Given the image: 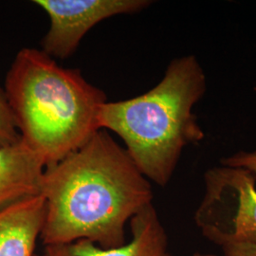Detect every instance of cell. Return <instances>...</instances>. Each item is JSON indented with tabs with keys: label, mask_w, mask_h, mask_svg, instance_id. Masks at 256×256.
<instances>
[{
	"label": "cell",
	"mask_w": 256,
	"mask_h": 256,
	"mask_svg": "<svg viewBox=\"0 0 256 256\" xmlns=\"http://www.w3.org/2000/svg\"><path fill=\"white\" fill-rule=\"evenodd\" d=\"M41 196L44 246L86 240L111 248L126 243V226L152 203L153 190L126 150L101 129L80 149L46 167Z\"/></svg>",
	"instance_id": "6da1fadb"
},
{
	"label": "cell",
	"mask_w": 256,
	"mask_h": 256,
	"mask_svg": "<svg viewBox=\"0 0 256 256\" xmlns=\"http://www.w3.org/2000/svg\"><path fill=\"white\" fill-rule=\"evenodd\" d=\"M4 92L20 140L46 167L80 149L101 130L98 114L108 102L106 93L79 70L59 66L42 50H19Z\"/></svg>",
	"instance_id": "7a4b0ae2"
},
{
	"label": "cell",
	"mask_w": 256,
	"mask_h": 256,
	"mask_svg": "<svg viewBox=\"0 0 256 256\" xmlns=\"http://www.w3.org/2000/svg\"><path fill=\"white\" fill-rule=\"evenodd\" d=\"M206 90V74L198 58L176 57L149 92L102 104L98 124L122 140L128 155L149 182L165 187L183 150L205 137L192 110Z\"/></svg>",
	"instance_id": "3957f363"
},
{
	"label": "cell",
	"mask_w": 256,
	"mask_h": 256,
	"mask_svg": "<svg viewBox=\"0 0 256 256\" xmlns=\"http://www.w3.org/2000/svg\"><path fill=\"white\" fill-rule=\"evenodd\" d=\"M204 186L194 214L202 236L220 248L256 244V174L220 165L206 171Z\"/></svg>",
	"instance_id": "277c9868"
},
{
	"label": "cell",
	"mask_w": 256,
	"mask_h": 256,
	"mask_svg": "<svg viewBox=\"0 0 256 256\" xmlns=\"http://www.w3.org/2000/svg\"><path fill=\"white\" fill-rule=\"evenodd\" d=\"M50 19L41 41L42 50L54 59L64 60L76 52L84 36L106 19L133 14L146 9L149 0H34Z\"/></svg>",
	"instance_id": "5b68a950"
},
{
	"label": "cell",
	"mask_w": 256,
	"mask_h": 256,
	"mask_svg": "<svg viewBox=\"0 0 256 256\" xmlns=\"http://www.w3.org/2000/svg\"><path fill=\"white\" fill-rule=\"evenodd\" d=\"M46 166L20 140L0 147V210L40 196Z\"/></svg>",
	"instance_id": "8992f818"
},
{
	"label": "cell",
	"mask_w": 256,
	"mask_h": 256,
	"mask_svg": "<svg viewBox=\"0 0 256 256\" xmlns=\"http://www.w3.org/2000/svg\"><path fill=\"white\" fill-rule=\"evenodd\" d=\"M131 238L122 246L104 248L80 240L70 245L72 256H176L169 250L168 236L153 203L137 212L129 222Z\"/></svg>",
	"instance_id": "52a82bcc"
},
{
	"label": "cell",
	"mask_w": 256,
	"mask_h": 256,
	"mask_svg": "<svg viewBox=\"0 0 256 256\" xmlns=\"http://www.w3.org/2000/svg\"><path fill=\"white\" fill-rule=\"evenodd\" d=\"M45 214L41 194L0 210V256H34Z\"/></svg>",
	"instance_id": "ba28073f"
},
{
	"label": "cell",
	"mask_w": 256,
	"mask_h": 256,
	"mask_svg": "<svg viewBox=\"0 0 256 256\" xmlns=\"http://www.w3.org/2000/svg\"><path fill=\"white\" fill-rule=\"evenodd\" d=\"M20 140L14 113L4 90L0 88V147L8 146Z\"/></svg>",
	"instance_id": "9c48e42d"
},
{
	"label": "cell",
	"mask_w": 256,
	"mask_h": 256,
	"mask_svg": "<svg viewBox=\"0 0 256 256\" xmlns=\"http://www.w3.org/2000/svg\"><path fill=\"white\" fill-rule=\"evenodd\" d=\"M220 164L225 166L244 168L256 174V150L239 151L221 158Z\"/></svg>",
	"instance_id": "30bf717a"
},
{
	"label": "cell",
	"mask_w": 256,
	"mask_h": 256,
	"mask_svg": "<svg viewBox=\"0 0 256 256\" xmlns=\"http://www.w3.org/2000/svg\"><path fill=\"white\" fill-rule=\"evenodd\" d=\"M221 250L222 256H256V244H234Z\"/></svg>",
	"instance_id": "8fae6325"
},
{
	"label": "cell",
	"mask_w": 256,
	"mask_h": 256,
	"mask_svg": "<svg viewBox=\"0 0 256 256\" xmlns=\"http://www.w3.org/2000/svg\"><path fill=\"white\" fill-rule=\"evenodd\" d=\"M34 256H72L68 245H48L44 248L43 252Z\"/></svg>",
	"instance_id": "7c38bea8"
},
{
	"label": "cell",
	"mask_w": 256,
	"mask_h": 256,
	"mask_svg": "<svg viewBox=\"0 0 256 256\" xmlns=\"http://www.w3.org/2000/svg\"><path fill=\"white\" fill-rule=\"evenodd\" d=\"M192 256H220L216 254H202V252H196Z\"/></svg>",
	"instance_id": "4fadbf2b"
}]
</instances>
